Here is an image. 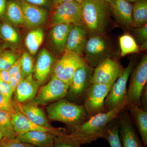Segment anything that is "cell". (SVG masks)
<instances>
[{"instance_id": "1", "label": "cell", "mask_w": 147, "mask_h": 147, "mask_svg": "<svg viewBox=\"0 0 147 147\" xmlns=\"http://www.w3.org/2000/svg\"><path fill=\"white\" fill-rule=\"evenodd\" d=\"M125 108V105H121L90 117L76 130L70 134H65V136L81 145L90 144L98 139L103 138L109 124L117 119L121 111Z\"/></svg>"}, {"instance_id": "2", "label": "cell", "mask_w": 147, "mask_h": 147, "mask_svg": "<svg viewBox=\"0 0 147 147\" xmlns=\"http://www.w3.org/2000/svg\"><path fill=\"white\" fill-rule=\"evenodd\" d=\"M47 112L50 120L63 123L69 127V134L76 130L89 118L84 105L65 98L48 105Z\"/></svg>"}, {"instance_id": "3", "label": "cell", "mask_w": 147, "mask_h": 147, "mask_svg": "<svg viewBox=\"0 0 147 147\" xmlns=\"http://www.w3.org/2000/svg\"><path fill=\"white\" fill-rule=\"evenodd\" d=\"M107 3L104 0H83L81 3L83 25L91 35L105 32L108 19Z\"/></svg>"}, {"instance_id": "4", "label": "cell", "mask_w": 147, "mask_h": 147, "mask_svg": "<svg viewBox=\"0 0 147 147\" xmlns=\"http://www.w3.org/2000/svg\"><path fill=\"white\" fill-rule=\"evenodd\" d=\"M127 90L126 107L138 106L142 108L141 98L147 82V56H143L141 61L134 67L130 74Z\"/></svg>"}, {"instance_id": "5", "label": "cell", "mask_w": 147, "mask_h": 147, "mask_svg": "<svg viewBox=\"0 0 147 147\" xmlns=\"http://www.w3.org/2000/svg\"><path fill=\"white\" fill-rule=\"evenodd\" d=\"M135 67V62L131 61L124 69L121 75L111 87L105 100V111L121 105H127V85L131 71Z\"/></svg>"}, {"instance_id": "6", "label": "cell", "mask_w": 147, "mask_h": 147, "mask_svg": "<svg viewBox=\"0 0 147 147\" xmlns=\"http://www.w3.org/2000/svg\"><path fill=\"white\" fill-rule=\"evenodd\" d=\"M94 69L86 64L76 70L69 84L66 99L77 104L84 99L91 84Z\"/></svg>"}, {"instance_id": "7", "label": "cell", "mask_w": 147, "mask_h": 147, "mask_svg": "<svg viewBox=\"0 0 147 147\" xmlns=\"http://www.w3.org/2000/svg\"><path fill=\"white\" fill-rule=\"evenodd\" d=\"M110 43L102 34H92L88 38L84 52V59L89 65L94 68L109 57Z\"/></svg>"}, {"instance_id": "8", "label": "cell", "mask_w": 147, "mask_h": 147, "mask_svg": "<svg viewBox=\"0 0 147 147\" xmlns=\"http://www.w3.org/2000/svg\"><path fill=\"white\" fill-rule=\"evenodd\" d=\"M86 64L82 56L66 49L62 56L55 62L53 74L69 86L76 70Z\"/></svg>"}, {"instance_id": "9", "label": "cell", "mask_w": 147, "mask_h": 147, "mask_svg": "<svg viewBox=\"0 0 147 147\" xmlns=\"http://www.w3.org/2000/svg\"><path fill=\"white\" fill-rule=\"evenodd\" d=\"M69 86L52 75L50 81L38 90L32 103L39 105H49L65 98L67 94Z\"/></svg>"}, {"instance_id": "10", "label": "cell", "mask_w": 147, "mask_h": 147, "mask_svg": "<svg viewBox=\"0 0 147 147\" xmlns=\"http://www.w3.org/2000/svg\"><path fill=\"white\" fill-rule=\"evenodd\" d=\"M111 87L106 84H90L86 93L83 105L89 118L106 112L105 100Z\"/></svg>"}, {"instance_id": "11", "label": "cell", "mask_w": 147, "mask_h": 147, "mask_svg": "<svg viewBox=\"0 0 147 147\" xmlns=\"http://www.w3.org/2000/svg\"><path fill=\"white\" fill-rule=\"evenodd\" d=\"M55 6L49 22L50 27L63 24L84 25L81 3L75 1L67 2Z\"/></svg>"}, {"instance_id": "12", "label": "cell", "mask_w": 147, "mask_h": 147, "mask_svg": "<svg viewBox=\"0 0 147 147\" xmlns=\"http://www.w3.org/2000/svg\"><path fill=\"white\" fill-rule=\"evenodd\" d=\"M124 69L115 59L109 57L94 69L91 84H106L112 86Z\"/></svg>"}, {"instance_id": "13", "label": "cell", "mask_w": 147, "mask_h": 147, "mask_svg": "<svg viewBox=\"0 0 147 147\" xmlns=\"http://www.w3.org/2000/svg\"><path fill=\"white\" fill-rule=\"evenodd\" d=\"M125 108L121 111L117 118L122 146L123 147H145L144 143L139 139L131 117Z\"/></svg>"}, {"instance_id": "14", "label": "cell", "mask_w": 147, "mask_h": 147, "mask_svg": "<svg viewBox=\"0 0 147 147\" xmlns=\"http://www.w3.org/2000/svg\"><path fill=\"white\" fill-rule=\"evenodd\" d=\"M10 115L13 129L17 135L33 131H47L53 133L57 136L65 134V129L64 128L50 129L34 123L27 118L16 108L15 112Z\"/></svg>"}, {"instance_id": "15", "label": "cell", "mask_w": 147, "mask_h": 147, "mask_svg": "<svg viewBox=\"0 0 147 147\" xmlns=\"http://www.w3.org/2000/svg\"><path fill=\"white\" fill-rule=\"evenodd\" d=\"M21 6L24 14V24L29 28H38L45 23L48 13L42 7L34 5L24 0H16Z\"/></svg>"}, {"instance_id": "16", "label": "cell", "mask_w": 147, "mask_h": 147, "mask_svg": "<svg viewBox=\"0 0 147 147\" xmlns=\"http://www.w3.org/2000/svg\"><path fill=\"white\" fill-rule=\"evenodd\" d=\"M55 59L49 51L45 48L40 51L34 65V77L39 86L45 83L53 71Z\"/></svg>"}, {"instance_id": "17", "label": "cell", "mask_w": 147, "mask_h": 147, "mask_svg": "<svg viewBox=\"0 0 147 147\" xmlns=\"http://www.w3.org/2000/svg\"><path fill=\"white\" fill-rule=\"evenodd\" d=\"M88 33L84 25H73L69 34L66 49L82 57L84 55Z\"/></svg>"}, {"instance_id": "18", "label": "cell", "mask_w": 147, "mask_h": 147, "mask_svg": "<svg viewBox=\"0 0 147 147\" xmlns=\"http://www.w3.org/2000/svg\"><path fill=\"white\" fill-rule=\"evenodd\" d=\"M39 87L33 74L24 78L18 84L15 90L16 102L24 103L31 101L36 96Z\"/></svg>"}, {"instance_id": "19", "label": "cell", "mask_w": 147, "mask_h": 147, "mask_svg": "<svg viewBox=\"0 0 147 147\" xmlns=\"http://www.w3.org/2000/svg\"><path fill=\"white\" fill-rule=\"evenodd\" d=\"M57 137L47 131H33L18 134L15 139L36 147H53Z\"/></svg>"}, {"instance_id": "20", "label": "cell", "mask_w": 147, "mask_h": 147, "mask_svg": "<svg viewBox=\"0 0 147 147\" xmlns=\"http://www.w3.org/2000/svg\"><path fill=\"white\" fill-rule=\"evenodd\" d=\"M14 104L22 114L34 123L47 128H55L49 123L45 113L39 108L38 105L30 101L24 103L16 102Z\"/></svg>"}, {"instance_id": "21", "label": "cell", "mask_w": 147, "mask_h": 147, "mask_svg": "<svg viewBox=\"0 0 147 147\" xmlns=\"http://www.w3.org/2000/svg\"><path fill=\"white\" fill-rule=\"evenodd\" d=\"M109 4L115 18L124 26H132V5L127 0H111Z\"/></svg>"}, {"instance_id": "22", "label": "cell", "mask_w": 147, "mask_h": 147, "mask_svg": "<svg viewBox=\"0 0 147 147\" xmlns=\"http://www.w3.org/2000/svg\"><path fill=\"white\" fill-rule=\"evenodd\" d=\"M73 26L72 24H63L52 27L50 32V41L56 53H63L66 50L67 37Z\"/></svg>"}, {"instance_id": "23", "label": "cell", "mask_w": 147, "mask_h": 147, "mask_svg": "<svg viewBox=\"0 0 147 147\" xmlns=\"http://www.w3.org/2000/svg\"><path fill=\"white\" fill-rule=\"evenodd\" d=\"M131 117L133 118L139 131L142 142L145 146L147 145V110L138 106L128 108Z\"/></svg>"}, {"instance_id": "24", "label": "cell", "mask_w": 147, "mask_h": 147, "mask_svg": "<svg viewBox=\"0 0 147 147\" xmlns=\"http://www.w3.org/2000/svg\"><path fill=\"white\" fill-rule=\"evenodd\" d=\"M44 37V32L39 27L32 29L28 33L25 38V45L32 56H34L37 53L43 42Z\"/></svg>"}, {"instance_id": "25", "label": "cell", "mask_w": 147, "mask_h": 147, "mask_svg": "<svg viewBox=\"0 0 147 147\" xmlns=\"http://www.w3.org/2000/svg\"><path fill=\"white\" fill-rule=\"evenodd\" d=\"M4 16L9 22L13 25H24L23 11L16 0H9L7 2Z\"/></svg>"}, {"instance_id": "26", "label": "cell", "mask_w": 147, "mask_h": 147, "mask_svg": "<svg viewBox=\"0 0 147 147\" xmlns=\"http://www.w3.org/2000/svg\"><path fill=\"white\" fill-rule=\"evenodd\" d=\"M147 1L140 0L132 5V26L137 28L147 24Z\"/></svg>"}, {"instance_id": "27", "label": "cell", "mask_w": 147, "mask_h": 147, "mask_svg": "<svg viewBox=\"0 0 147 147\" xmlns=\"http://www.w3.org/2000/svg\"><path fill=\"white\" fill-rule=\"evenodd\" d=\"M121 57H123L129 54L138 53L140 48L134 37L129 34H125L119 38Z\"/></svg>"}, {"instance_id": "28", "label": "cell", "mask_w": 147, "mask_h": 147, "mask_svg": "<svg viewBox=\"0 0 147 147\" xmlns=\"http://www.w3.org/2000/svg\"><path fill=\"white\" fill-rule=\"evenodd\" d=\"M0 129L4 138L15 140L17 134L13 129L10 113L0 110Z\"/></svg>"}, {"instance_id": "29", "label": "cell", "mask_w": 147, "mask_h": 147, "mask_svg": "<svg viewBox=\"0 0 147 147\" xmlns=\"http://www.w3.org/2000/svg\"><path fill=\"white\" fill-rule=\"evenodd\" d=\"M103 138L107 140L111 147H123L120 138L117 118L109 124L105 130Z\"/></svg>"}, {"instance_id": "30", "label": "cell", "mask_w": 147, "mask_h": 147, "mask_svg": "<svg viewBox=\"0 0 147 147\" xmlns=\"http://www.w3.org/2000/svg\"><path fill=\"white\" fill-rule=\"evenodd\" d=\"M0 36L5 41L11 44H15L19 41V36L12 26L8 23L0 24Z\"/></svg>"}, {"instance_id": "31", "label": "cell", "mask_w": 147, "mask_h": 147, "mask_svg": "<svg viewBox=\"0 0 147 147\" xmlns=\"http://www.w3.org/2000/svg\"><path fill=\"white\" fill-rule=\"evenodd\" d=\"M20 58L21 71L23 79L33 74L34 71L33 61L32 56L28 52H25Z\"/></svg>"}, {"instance_id": "32", "label": "cell", "mask_w": 147, "mask_h": 147, "mask_svg": "<svg viewBox=\"0 0 147 147\" xmlns=\"http://www.w3.org/2000/svg\"><path fill=\"white\" fill-rule=\"evenodd\" d=\"M17 55L11 51H3L0 53V70H8L18 59Z\"/></svg>"}, {"instance_id": "33", "label": "cell", "mask_w": 147, "mask_h": 147, "mask_svg": "<svg viewBox=\"0 0 147 147\" xmlns=\"http://www.w3.org/2000/svg\"><path fill=\"white\" fill-rule=\"evenodd\" d=\"M65 134L56 137L53 147H81V144L67 138Z\"/></svg>"}, {"instance_id": "34", "label": "cell", "mask_w": 147, "mask_h": 147, "mask_svg": "<svg viewBox=\"0 0 147 147\" xmlns=\"http://www.w3.org/2000/svg\"><path fill=\"white\" fill-rule=\"evenodd\" d=\"M0 110L12 113L15 112L16 108L11 98L6 97L0 94Z\"/></svg>"}, {"instance_id": "35", "label": "cell", "mask_w": 147, "mask_h": 147, "mask_svg": "<svg viewBox=\"0 0 147 147\" xmlns=\"http://www.w3.org/2000/svg\"><path fill=\"white\" fill-rule=\"evenodd\" d=\"M135 40L142 45L147 44V24L142 26L136 28L134 31Z\"/></svg>"}, {"instance_id": "36", "label": "cell", "mask_w": 147, "mask_h": 147, "mask_svg": "<svg viewBox=\"0 0 147 147\" xmlns=\"http://www.w3.org/2000/svg\"><path fill=\"white\" fill-rule=\"evenodd\" d=\"M0 145L4 147H36L28 143L19 142L16 139L9 140L4 137L0 142Z\"/></svg>"}, {"instance_id": "37", "label": "cell", "mask_w": 147, "mask_h": 147, "mask_svg": "<svg viewBox=\"0 0 147 147\" xmlns=\"http://www.w3.org/2000/svg\"><path fill=\"white\" fill-rule=\"evenodd\" d=\"M13 92L9 83L0 80V94L8 98H11Z\"/></svg>"}, {"instance_id": "38", "label": "cell", "mask_w": 147, "mask_h": 147, "mask_svg": "<svg viewBox=\"0 0 147 147\" xmlns=\"http://www.w3.org/2000/svg\"><path fill=\"white\" fill-rule=\"evenodd\" d=\"M21 70V63L20 58H18L16 61L11 66L8 70L10 76H13Z\"/></svg>"}, {"instance_id": "39", "label": "cell", "mask_w": 147, "mask_h": 147, "mask_svg": "<svg viewBox=\"0 0 147 147\" xmlns=\"http://www.w3.org/2000/svg\"><path fill=\"white\" fill-rule=\"evenodd\" d=\"M27 2L34 5L42 7L47 6L49 3V0H24Z\"/></svg>"}, {"instance_id": "40", "label": "cell", "mask_w": 147, "mask_h": 147, "mask_svg": "<svg viewBox=\"0 0 147 147\" xmlns=\"http://www.w3.org/2000/svg\"><path fill=\"white\" fill-rule=\"evenodd\" d=\"M9 78L10 75L8 70H0V80L9 83Z\"/></svg>"}, {"instance_id": "41", "label": "cell", "mask_w": 147, "mask_h": 147, "mask_svg": "<svg viewBox=\"0 0 147 147\" xmlns=\"http://www.w3.org/2000/svg\"><path fill=\"white\" fill-rule=\"evenodd\" d=\"M7 2V0H0V18L4 16Z\"/></svg>"}, {"instance_id": "42", "label": "cell", "mask_w": 147, "mask_h": 147, "mask_svg": "<svg viewBox=\"0 0 147 147\" xmlns=\"http://www.w3.org/2000/svg\"><path fill=\"white\" fill-rule=\"evenodd\" d=\"M9 83V85H10V86L13 90V92H15L18 84L16 82L15 79H14L13 76H10Z\"/></svg>"}, {"instance_id": "43", "label": "cell", "mask_w": 147, "mask_h": 147, "mask_svg": "<svg viewBox=\"0 0 147 147\" xmlns=\"http://www.w3.org/2000/svg\"><path fill=\"white\" fill-rule=\"evenodd\" d=\"M82 1L83 0H53V2L54 5H56L61 3L70 1H75L81 3Z\"/></svg>"}, {"instance_id": "44", "label": "cell", "mask_w": 147, "mask_h": 147, "mask_svg": "<svg viewBox=\"0 0 147 147\" xmlns=\"http://www.w3.org/2000/svg\"><path fill=\"white\" fill-rule=\"evenodd\" d=\"M12 76H13L14 79H15V80H16V82L18 83V84H19V83L24 79H23V76H22L21 70L20 71H18V73L16 74L15 75Z\"/></svg>"}, {"instance_id": "45", "label": "cell", "mask_w": 147, "mask_h": 147, "mask_svg": "<svg viewBox=\"0 0 147 147\" xmlns=\"http://www.w3.org/2000/svg\"><path fill=\"white\" fill-rule=\"evenodd\" d=\"M3 138V136L2 133L0 129V142L2 140Z\"/></svg>"}, {"instance_id": "46", "label": "cell", "mask_w": 147, "mask_h": 147, "mask_svg": "<svg viewBox=\"0 0 147 147\" xmlns=\"http://www.w3.org/2000/svg\"><path fill=\"white\" fill-rule=\"evenodd\" d=\"M127 1H128L129 2L131 3L136 2L140 1V0H127Z\"/></svg>"}, {"instance_id": "47", "label": "cell", "mask_w": 147, "mask_h": 147, "mask_svg": "<svg viewBox=\"0 0 147 147\" xmlns=\"http://www.w3.org/2000/svg\"><path fill=\"white\" fill-rule=\"evenodd\" d=\"M3 48H2V46L1 45V44H0V53L2 51H3Z\"/></svg>"}, {"instance_id": "48", "label": "cell", "mask_w": 147, "mask_h": 147, "mask_svg": "<svg viewBox=\"0 0 147 147\" xmlns=\"http://www.w3.org/2000/svg\"><path fill=\"white\" fill-rule=\"evenodd\" d=\"M104 1H105V2H106L109 3L110 2L111 0H104Z\"/></svg>"}, {"instance_id": "49", "label": "cell", "mask_w": 147, "mask_h": 147, "mask_svg": "<svg viewBox=\"0 0 147 147\" xmlns=\"http://www.w3.org/2000/svg\"><path fill=\"white\" fill-rule=\"evenodd\" d=\"M0 147H3V146H1V145H0Z\"/></svg>"}]
</instances>
